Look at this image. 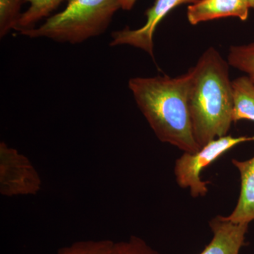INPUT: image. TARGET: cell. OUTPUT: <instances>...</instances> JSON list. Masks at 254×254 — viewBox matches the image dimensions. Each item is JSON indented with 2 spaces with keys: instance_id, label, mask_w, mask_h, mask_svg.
<instances>
[{
  "instance_id": "9",
  "label": "cell",
  "mask_w": 254,
  "mask_h": 254,
  "mask_svg": "<svg viewBox=\"0 0 254 254\" xmlns=\"http://www.w3.org/2000/svg\"><path fill=\"white\" fill-rule=\"evenodd\" d=\"M232 163L240 173V193L236 207L225 217L234 223L250 224L254 221V156L244 161L233 159Z\"/></svg>"
},
{
  "instance_id": "2",
  "label": "cell",
  "mask_w": 254,
  "mask_h": 254,
  "mask_svg": "<svg viewBox=\"0 0 254 254\" xmlns=\"http://www.w3.org/2000/svg\"><path fill=\"white\" fill-rule=\"evenodd\" d=\"M230 65L218 50L210 47L189 69L188 103L195 141L200 148L227 136L233 112Z\"/></svg>"
},
{
  "instance_id": "17",
  "label": "cell",
  "mask_w": 254,
  "mask_h": 254,
  "mask_svg": "<svg viewBox=\"0 0 254 254\" xmlns=\"http://www.w3.org/2000/svg\"><path fill=\"white\" fill-rule=\"evenodd\" d=\"M251 9H254V0H247Z\"/></svg>"
},
{
  "instance_id": "5",
  "label": "cell",
  "mask_w": 254,
  "mask_h": 254,
  "mask_svg": "<svg viewBox=\"0 0 254 254\" xmlns=\"http://www.w3.org/2000/svg\"><path fill=\"white\" fill-rule=\"evenodd\" d=\"M43 181L30 159L16 148L0 143V193L5 197L30 196L41 191Z\"/></svg>"
},
{
  "instance_id": "12",
  "label": "cell",
  "mask_w": 254,
  "mask_h": 254,
  "mask_svg": "<svg viewBox=\"0 0 254 254\" xmlns=\"http://www.w3.org/2000/svg\"><path fill=\"white\" fill-rule=\"evenodd\" d=\"M227 61L232 67L247 73L254 84V41L230 47Z\"/></svg>"
},
{
  "instance_id": "15",
  "label": "cell",
  "mask_w": 254,
  "mask_h": 254,
  "mask_svg": "<svg viewBox=\"0 0 254 254\" xmlns=\"http://www.w3.org/2000/svg\"><path fill=\"white\" fill-rule=\"evenodd\" d=\"M111 254H160L141 237L131 236L127 241L115 242Z\"/></svg>"
},
{
  "instance_id": "14",
  "label": "cell",
  "mask_w": 254,
  "mask_h": 254,
  "mask_svg": "<svg viewBox=\"0 0 254 254\" xmlns=\"http://www.w3.org/2000/svg\"><path fill=\"white\" fill-rule=\"evenodd\" d=\"M25 0H0V37L2 38L15 29L21 17V6Z\"/></svg>"
},
{
  "instance_id": "16",
  "label": "cell",
  "mask_w": 254,
  "mask_h": 254,
  "mask_svg": "<svg viewBox=\"0 0 254 254\" xmlns=\"http://www.w3.org/2000/svg\"><path fill=\"white\" fill-rule=\"evenodd\" d=\"M137 0H120L121 9L125 11H130L134 6Z\"/></svg>"
},
{
  "instance_id": "1",
  "label": "cell",
  "mask_w": 254,
  "mask_h": 254,
  "mask_svg": "<svg viewBox=\"0 0 254 254\" xmlns=\"http://www.w3.org/2000/svg\"><path fill=\"white\" fill-rule=\"evenodd\" d=\"M190 72L177 77H135L128 86L138 108L160 141L185 153L200 149L192 128L188 95Z\"/></svg>"
},
{
  "instance_id": "10",
  "label": "cell",
  "mask_w": 254,
  "mask_h": 254,
  "mask_svg": "<svg viewBox=\"0 0 254 254\" xmlns=\"http://www.w3.org/2000/svg\"><path fill=\"white\" fill-rule=\"evenodd\" d=\"M233 123L240 120L254 122V84L247 76L232 81Z\"/></svg>"
},
{
  "instance_id": "4",
  "label": "cell",
  "mask_w": 254,
  "mask_h": 254,
  "mask_svg": "<svg viewBox=\"0 0 254 254\" xmlns=\"http://www.w3.org/2000/svg\"><path fill=\"white\" fill-rule=\"evenodd\" d=\"M249 141H254V136L234 137L227 135L209 142L195 153L185 152L175 162L174 172L177 185L190 190L193 198L205 196L208 192L209 182L203 181L200 177L203 169L229 150Z\"/></svg>"
},
{
  "instance_id": "6",
  "label": "cell",
  "mask_w": 254,
  "mask_h": 254,
  "mask_svg": "<svg viewBox=\"0 0 254 254\" xmlns=\"http://www.w3.org/2000/svg\"><path fill=\"white\" fill-rule=\"evenodd\" d=\"M199 0H155L154 4L145 11L146 22L144 26L137 29L131 30L128 27L112 33L111 46L127 45L140 48L146 52L152 58L153 53V36L159 23L172 11L185 4H194Z\"/></svg>"
},
{
  "instance_id": "13",
  "label": "cell",
  "mask_w": 254,
  "mask_h": 254,
  "mask_svg": "<svg viewBox=\"0 0 254 254\" xmlns=\"http://www.w3.org/2000/svg\"><path fill=\"white\" fill-rule=\"evenodd\" d=\"M114 243L110 240L78 241L53 254H111Z\"/></svg>"
},
{
  "instance_id": "11",
  "label": "cell",
  "mask_w": 254,
  "mask_h": 254,
  "mask_svg": "<svg viewBox=\"0 0 254 254\" xmlns=\"http://www.w3.org/2000/svg\"><path fill=\"white\" fill-rule=\"evenodd\" d=\"M29 7L21 15L14 30L19 32L33 29L38 21L50 16L63 0H25Z\"/></svg>"
},
{
  "instance_id": "7",
  "label": "cell",
  "mask_w": 254,
  "mask_h": 254,
  "mask_svg": "<svg viewBox=\"0 0 254 254\" xmlns=\"http://www.w3.org/2000/svg\"><path fill=\"white\" fill-rule=\"evenodd\" d=\"M251 9L247 0H199L187 8V19L195 25L227 17L248 19Z\"/></svg>"
},
{
  "instance_id": "8",
  "label": "cell",
  "mask_w": 254,
  "mask_h": 254,
  "mask_svg": "<svg viewBox=\"0 0 254 254\" xmlns=\"http://www.w3.org/2000/svg\"><path fill=\"white\" fill-rule=\"evenodd\" d=\"M213 238L199 254H240L245 245L249 224L234 223L218 215L210 220Z\"/></svg>"
},
{
  "instance_id": "3",
  "label": "cell",
  "mask_w": 254,
  "mask_h": 254,
  "mask_svg": "<svg viewBox=\"0 0 254 254\" xmlns=\"http://www.w3.org/2000/svg\"><path fill=\"white\" fill-rule=\"evenodd\" d=\"M120 8V0H67L63 11L49 16L40 27L20 34L78 44L106 31Z\"/></svg>"
}]
</instances>
